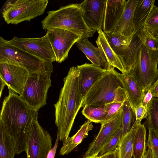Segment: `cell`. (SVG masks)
Here are the masks:
<instances>
[{
  "label": "cell",
  "mask_w": 158,
  "mask_h": 158,
  "mask_svg": "<svg viewBox=\"0 0 158 158\" xmlns=\"http://www.w3.org/2000/svg\"><path fill=\"white\" fill-rule=\"evenodd\" d=\"M38 114V111L29 107L20 95L9 90L0 111V127L13 140L17 154L26 151L27 132L32 121L37 119Z\"/></svg>",
  "instance_id": "6da1fadb"
},
{
  "label": "cell",
  "mask_w": 158,
  "mask_h": 158,
  "mask_svg": "<svg viewBox=\"0 0 158 158\" xmlns=\"http://www.w3.org/2000/svg\"><path fill=\"white\" fill-rule=\"evenodd\" d=\"M79 72L76 67L70 69L64 78L55 109V124L60 135V140L64 142L69 135L80 109L82 107L84 99L78 87Z\"/></svg>",
  "instance_id": "7a4b0ae2"
},
{
  "label": "cell",
  "mask_w": 158,
  "mask_h": 158,
  "mask_svg": "<svg viewBox=\"0 0 158 158\" xmlns=\"http://www.w3.org/2000/svg\"><path fill=\"white\" fill-rule=\"evenodd\" d=\"M47 13L41 22L43 28L45 30L51 28L67 30L80 37L81 40L93 36L96 31L85 24L79 4L61 6L57 10L48 11Z\"/></svg>",
  "instance_id": "3957f363"
},
{
  "label": "cell",
  "mask_w": 158,
  "mask_h": 158,
  "mask_svg": "<svg viewBox=\"0 0 158 158\" xmlns=\"http://www.w3.org/2000/svg\"><path fill=\"white\" fill-rule=\"evenodd\" d=\"M114 68L107 70L92 86L84 98L82 107L103 106L114 101L123 102L127 99L120 73Z\"/></svg>",
  "instance_id": "277c9868"
},
{
  "label": "cell",
  "mask_w": 158,
  "mask_h": 158,
  "mask_svg": "<svg viewBox=\"0 0 158 158\" xmlns=\"http://www.w3.org/2000/svg\"><path fill=\"white\" fill-rule=\"evenodd\" d=\"M8 61L27 69L30 74L41 73L51 75L53 71L52 62L14 46L2 37H0V62Z\"/></svg>",
  "instance_id": "5b68a950"
},
{
  "label": "cell",
  "mask_w": 158,
  "mask_h": 158,
  "mask_svg": "<svg viewBox=\"0 0 158 158\" xmlns=\"http://www.w3.org/2000/svg\"><path fill=\"white\" fill-rule=\"evenodd\" d=\"M48 2V0L8 1L2 12L7 24H17L43 15Z\"/></svg>",
  "instance_id": "8992f818"
},
{
  "label": "cell",
  "mask_w": 158,
  "mask_h": 158,
  "mask_svg": "<svg viewBox=\"0 0 158 158\" xmlns=\"http://www.w3.org/2000/svg\"><path fill=\"white\" fill-rule=\"evenodd\" d=\"M158 51L151 50L143 44L132 70L139 84L146 93L158 79Z\"/></svg>",
  "instance_id": "52a82bcc"
},
{
  "label": "cell",
  "mask_w": 158,
  "mask_h": 158,
  "mask_svg": "<svg viewBox=\"0 0 158 158\" xmlns=\"http://www.w3.org/2000/svg\"><path fill=\"white\" fill-rule=\"evenodd\" d=\"M51 76L41 73L30 75L20 96L30 108L38 111L46 104L48 91L51 86Z\"/></svg>",
  "instance_id": "ba28073f"
},
{
  "label": "cell",
  "mask_w": 158,
  "mask_h": 158,
  "mask_svg": "<svg viewBox=\"0 0 158 158\" xmlns=\"http://www.w3.org/2000/svg\"><path fill=\"white\" fill-rule=\"evenodd\" d=\"M52 138L39 123L37 119L32 122L26 139L27 158H47L52 147Z\"/></svg>",
  "instance_id": "9c48e42d"
},
{
  "label": "cell",
  "mask_w": 158,
  "mask_h": 158,
  "mask_svg": "<svg viewBox=\"0 0 158 158\" xmlns=\"http://www.w3.org/2000/svg\"><path fill=\"white\" fill-rule=\"evenodd\" d=\"M29 75L28 70L20 65L8 61L0 62L1 96L6 85L9 90L21 96Z\"/></svg>",
  "instance_id": "30bf717a"
},
{
  "label": "cell",
  "mask_w": 158,
  "mask_h": 158,
  "mask_svg": "<svg viewBox=\"0 0 158 158\" xmlns=\"http://www.w3.org/2000/svg\"><path fill=\"white\" fill-rule=\"evenodd\" d=\"M7 42L42 60L52 63L56 62L55 54L46 34L36 38H19L15 36Z\"/></svg>",
  "instance_id": "8fae6325"
},
{
  "label": "cell",
  "mask_w": 158,
  "mask_h": 158,
  "mask_svg": "<svg viewBox=\"0 0 158 158\" xmlns=\"http://www.w3.org/2000/svg\"><path fill=\"white\" fill-rule=\"evenodd\" d=\"M52 47L56 62L61 63L66 59L69 52L80 37L69 31L51 28L47 30L46 34Z\"/></svg>",
  "instance_id": "7c38bea8"
},
{
  "label": "cell",
  "mask_w": 158,
  "mask_h": 158,
  "mask_svg": "<svg viewBox=\"0 0 158 158\" xmlns=\"http://www.w3.org/2000/svg\"><path fill=\"white\" fill-rule=\"evenodd\" d=\"M122 115V106L114 115L101 124L98 134L89 145L83 158L99 154L118 129L121 127Z\"/></svg>",
  "instance_id": "4fadbf2b"
},
{
  "label": "cell",
  "mask_w": 158,
  "mask_h": 158,
  "mask_svg": "<svg viewBox=\"0 0 158 158\" xmlns=\"http://www.w3.org/2000/svg\"><path fill=\"white\" fill-rule=\"evenodd\" d=\"M107 0H85L79 4L87 26L98 31L102 29Z\"/></svg>",
  "instance_id": "5bb4252c"
},
{
  "label": "cell",
  "mask_w": 158,
  "mask_h": 158,
  "mask_svg": "<svg viewBox=\"0 0 158 158\" xmlns=\"http://www.w3.org/2000/svg\"><path fill=\"white\" fill-rule=\"evenodd\" d=\"M76 67L79 72L78 78L79 89L84 99L92 86L106 72L107 70L93 64L88 63L77 65Z\"/></svg>",
  "instance_id": "9a60e30c"
},
{
  "label": "cell",
  "mask_w": 158,
  "mask_h": 158,
  "mask_svg": "<svg viewBox=\"0 0 158 158\" xmlns=\"http://www.w3.org/2000/svg\"><path fill=\"white\" fill-rule=\"evenodd\" d=\"M120 76L127 99L135 110L142 103L145 93L139 84L132 70L120 73Z\"/></svg>",
  "instance_id": "2e32d148"
},
{
  "label": "cell",
  "mask_w": 158,
  "mask_h": 158,
  "mask_svg": "<svg viewBox=\"0 0 158 158\" xmlns=\"http://www.w3.org/2000/svg\"><path fill=\"white\" fill-rule=\"evenodd\" d=\"M125 0H107L102 30L105 34L113 31L124 12Z\"/></svg>",
  "instance_id": "e0dca14e"
},
{
  "label": "cell",
  "mask_w": 158,
  "mask_h": 158,
  "mask_svg": "<svg viewBox=\"0 0 158 158\" xmlns=\"http://www.w3.org/2000/svg\"><path fill=\"white\" fill-rule=\"evenodd\" d=\"M143 44L137 33H135L128 45L123 46L115 52L120 59L126 72L133 70Z\"/></svg>",
  "instance_id": "ac0fdd59"
},
{
  "label": "cell",
  "mask_w": 158,
  "mask_h": 158,
  "mask_svg": "<svg viewBox=\"0 0 158 158\" xmlns=\"http://www.w3.org/2000/svg\"><path fill=\"white\" fill-rule=\"evenodd\" d=\"M76 44L92 64L98 67H102L107 70L114 68L110 64L102 50L95 47L87 39L79 40Z\"/></svg>",
  "instance_id": "d6986e66"
},
{
  "label": "cell",
  "mask_w": 158,
  "mask_h": 158,
  "mask_svg": "<svg viewBox=\"0 0 158 158\" xmlns=\"http://www.w3.org/2000/svg\"><path fill=\"white\" fill-rule=\"evenodd\" d=\"M139 0H128L126 2L123 14L118 22L112 33L126 37L134 34L133 15L135 7Z\"/></svg>",
  "instance_id": "ffe728a7"
},
{
  "label": "cell",
  "mask_w": 158,
  "mask_h": 158,
  "mask_svg": "<svg viewBox=\"0 0 158 158\" xmlns=\"http://www.w3.org/2000/svg\"><path fill=\"white\" fill-rule=\"evenodd\" d=\"M155 2L154 0H138L133 15L135 33H137L144 27Z\"/></svg>",
  "instance_id": "44dd1931"
},
{
  "label": "cell",
  "mask_w": 158,
  "mask_h": 158,
  "mask_svg": "<svg viewBox=\"0 0 158 158\" xmlns=\"http://www.w3.org/2000/svg\"><path fill=\"white\" fill-rule=\"evenodd\" d=\"M93 127L92 122L89 120L86 121L74 135L71 137H69L63 143L59 151L60 155L63 156L71 152L88 136L89 131Z\"/></svg>",
  "instance_id": "7402d4cb"
},
{
  "label": "cell",
  "mask_w": 158,
  "mask_h": 158,
  "mask_svg": "<svg viewBox=\"0 0 158 158\" xmlns=\"http://www.w3.org/2000/svg\"><path fill=\"white\" fill-rule=\"evenodd\" d=\"M98 35L96 43L105 55L110 64L119 69L122 73L126 71L118 56L112 49L106 38L105 34L101 29L98 31Z\"/></svg>",
  "instance_id": "603a6c76"
},
{
  "label": "cell",
  "mask_w": 158,
  "mask_h": 158,
  "mask_svg": "<svg viewBox=\"0 0 158 158\" xmlns=\"http://www.w3.org/2000/svg\"><path fill=\"white\" fill-rule=\"evenodd\" d=\"M141 123H135L131 129L122 137L118 146L119 158H131L135 134Z\"/></svg>",
  "instance_id": "cb8c5ba5"
},
{
  "label": "cell",
  "mask_w": 158,
  "mask_h": 158,
  "mask_svg": "<svg viewBox=\"0 0 158 158\" xmlns=\"http://www.w3.org/2000/svg\"><path fill=\"white\" fill-rule=\"evenodd\" d=\"M146 129L140 123L136 132L133 146L132 156L134 158H143L146 152Z\"/></svg>",
  "instance_id": "d4e9b609"
},
{
  "label": "cell",
  "mask_w": 158,
  "mask_h": 158,
  "mask_svg": "<svg viewBox=\"0 0 158 158\" xmlns=\"http://www.w3.org/2000/svg\"><path fill=\"white\" fill-rule=\"evenodd\" d=\"M16 154L13 140L4 129L0 127V158H15Z\"/></svg>",
  "instance_id": "484cf974"
},
{
  "label": "cell",
  "mask_w": 158,
  "mask_h": 158,
  "mask_svg": "<svg viewBox=\"0 0 158 158\" xmlns=\"http://www.w3.org/2000/svg\"><path fill=\"white\" fill-rule=\"evenodd\" d=\"M81 112L85 117L92 122L102 124L107 115L108 111L105 105H86Z\"/></svg>",
  "instance_id": "4316f807"
},
{
  "label": "cell",
  "mask_w": 158,
  "mask_h": 158,
  "mask_svg": "<svg viewBox=\"0 0 158 158\" xmlns=\"http://www.w3.org/2000/svg\"><path fill=\"white\" fill-rule=\"evenodd\" d=\"M136 118L135 110L127 99L124 101L122 106V136L131 128L135 123Z\"/></svg>",
  "instance_id": "83f0119b"
},
{
  "label": "cell",
  "mask_w": 158,
  "mask_h": 158,
  "mask_svg": "<svg viewBox=\"0 0 158 158\" xmlns=\"http://www.w3.org/2000/svg\"><path fill=\"white\" fill-rule=\"evenodd\" d=\"M148 116L146 121L148 129L153 130L158 136V98H153L147 107Z\"/></svg>",
  "instance_id": "f1b7e54d"
},
{
  "label": "cell",
  "mask_w": 158,
  "mask_h": 158,
  "mask_svg": "<svg viewBox=\"0 0 158 158\" xmlns=\"http://www.w3.org/2000/svg\"><path fill=\"white\" fill-rule=\"evenodd\" d=\"M134 35L126 37L112 33L105 34L107 41L114 52L122 47L128 45L130 44Z\"/></svg>",
  "instance_id": "f546056e"
},
{
  "label": "cell",
  "mask_w": 158,
  "mask_h": 158,
  "mask_svg": "<svg viewBox=\"0 0 158 158\" xmlns=\"http://www.w3.org/2000/svg\"><path fill=\"white\" fill-rule=\"evenodd\" d=\"M143 44L149 49L158 51V37L152 35L143 27L136 33Z\"/></svg>",
  "instance_id": "4dcf8cb0"
},
{
  "label": "cell",
  "mask_w": 158,
  "mask_h": 158,
  "mask_svg": "<svg viewBox=\"0 0 158 158\" xmlns=\"http://www.w3.org/2000/svg\"><path fill=\"white\" fill-rule=\"evenodd\" d=\"M143 28L152 35L158 37V7L154 6L152 9Z\"/></svg>",
  "instance_id": "1f68e13d"
},
{
  "label": "cell",
  "mask_w": 158,
  "mask_h": 158,
  "mask_svg": "<svg viewBox=\"0 0 158 158\" xmlns=\"http://www.w3.org/2000/svg\"><path fill=\"white\" fill-rule=\"evenodd\" d=\"M122 135V129L121 127L118 129L110 140L99 152L98 156L115 150L118 147Z\"/></svg>",
  "instance_id": "d6a6232c"
},
{
  "label": "cell",
  "mask_w": 158,
  "mask_h": 158,
  "mask_svg": "<svg viewBox=\"0 0 158 158\" xmlns=\"http://www.w3.org/2000/svg\"><path fill=\"white\" fill-rule=\"evenodd\" d=\"M148 130L147 145L151 150L154 158H158V136L153 130Z\"/></svg>",
  "instance_id": "836d02e7"
},
{
  "label": "cell",
  "mask_w": 158,
  "mask_h": 158,
  "mask_svg": "<svg viewBox=\"0 0 158 158\" xmlns=\"http://www.w3.org/2000/svg\"><path fill=\"white\" fill-rule=\"evenodd\" d=\"M123 102L114 101L105 104L108 113L103 123L107 121L114 115L122 106Z\"/></svg>",
  "instance_id": "e575fe53"
},
{
  "label": "cell",
  "mask_w": 158,
  "mask_h": 158,
  "mask_svg": "<svg viewBox=\"0 0 158 158\" xmlns=\"http://www.w3.org/2000/svg\"><path fill=\"white\" fill-rule=\"evenodd\" d=\"M147 106H143L141 103L135 109L136 114L135 122L141 123L142 119L147 118L148 116Z\"/></svg>",
  "instance_id": "d590c367"
},
{
  "label": "cell",
  "mask_w": 158,
  "mask_h": 158,
  "mask_svg": "<svg viewBox=\"0 0 158 158\" xmlns=\"http://www.w3.org/2000/svg\"><path fill=\"white\" fill-rule=\"evenodd\" d=\"M59 140H60V135L59 133L57 132V137L55 144L48 153L47 158H55Z\"/></svg>",
  "instance_id": "8d00e7d4"
},
{
  "label": "cell",
  "mask_w": 158,
  "mask_h": 158,
  "mask_svg": "<svg viewBox=\"0 0 158 158\" xmlns=\"http://www.w3.org/2000/svg\"><path fill=\"white\" fill-rule=\"evenodd\" d=\"M98 156V158H119L118 147L115 150Z\"/></svg>",
  "instance_id": "74e56055"
},
{
  "label": "cell",
  "mask_w": 158,
  "mask_h": 158,
  "mask_svg": "<svg viewBox=\"0 0 158 158\" xmlns=\"http://www.w3.org/2000/svg\"><path fill=\"white\" fill-rule=\"evenodd\" d=\"M151 92L149 89L147 92L145 93L142 99V104L144 106H147L153 98Z\"/></svg>",
  "instance_id": "f35d334b"
},
{
  "label": "cell",
  "mask_w": 158,
  "mask_h": 158,
  "mask_svg": "<svg viewBox=\"0 0 158 158\" xmlns=\"http://www.w3.org/2000/svg\"><path fill=\"white\" fill-rule=\"evenodd\" d=\"M153 98H158V79L152 86L150 89Z\"/></svg>",
  "instance_id": "ab89813d"
},
{
  "label": "cell",
  "mask_w": 158,
  "mask_h": 158,
  "mask_svg": "<svg viewBox=\"0 0 158 158\" xmlns=\"http://www.w3.org/2000/svg\"><path fill=\"white\" fill-rule=\"evenodd\" d=\"M143 158H154L152 151L150 148H148Z\"/></svg>",
  "instance_id": "60d3db41"
},
{
  "label": "cell",
  "mask_w": 158,
  "mask_h": 158,
  "mask_svg": "<svg viewBox=\"0 0 158 158\" xmlns=\"http://www.w3.org/2000/svg\"><path fill=\"white\" fill-rule=\"evenodd\" d=\"M98 154L97 153L85 158H98Z\"/></svg>",
  "instance_id": "b9f144b4"
},
{
  "label": "cell",
  "mask_w": 158,
  "mask_h": 158,
  "mask_svg": "<svg viewBox=\"0 0 158 158\" xmlns=\"http://www.w3.org/2000/svg\"><path fill=\"white\" fill-rule=\"evenodd\" d=\"M133 158H134V157H133Z\"/></svg>",
  "instance_id": "7bdbcfd3"
}]
</instances>
